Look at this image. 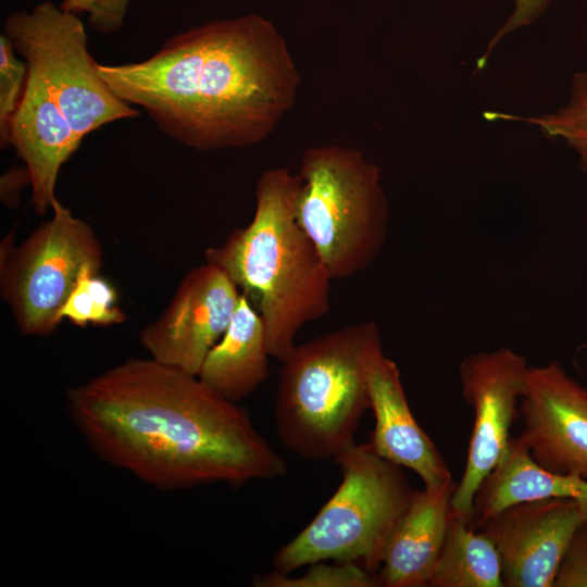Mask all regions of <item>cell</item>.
I'll return each mask as SVG.
<instances>
[{
  "mask_svg": "<svg viewBox=\"0 0 587 587\" xmlns=\"http://www.w3.org/2000/svg\"><path fill=\"white\" fill-rule=\"evenodd\" d=\"M2 34L46 84L80 141L107 124L140 114L101 78L77 14L47 0L8 15Z\"/></svg>",
  "mask_w": 587,
  "mask_h": 587,
  "instance_id": "52a82bcc",
  "label": "cell"
},
{
  "mask_svg": "<svg viewBox=\"0 0 587 587\" xmlns=\"http://www.w3.org/2000/svg\"><path fill=\"white\" fill-rule=\"evenodd\" d=\"M98 72L164 134L201 151L263 141L301 83L285 38L257 13L189 28L141 62L98 64Z\"/></svg>",
  "mask_w": 587,
  "mask_h": 587,
  "instance_id": "7a4b0ae2",
  "label": "cell"
},
{
  "mask_svg": "<svg viewBox=\"0 0 587 587\" xmlns=\"http://www.w3.org/2000/svg\"><path fill=\"white\" fill-rule=\"evenodd\" d=\"M270 357L263 320L240 292L230 323L208 353L198 377L238 403L268 377Z\"/></svg>",
  "mask_w": 587,
  "mask_h": 587,
  "instance_id": "e0dca14e",
  "label": "cell"
},
{
  "mask_svg": "<svg viewBox=\"0 0 587 587\" xmlns=\"http://www.w3.org/2000/svg\"><path fill=\"white\" fill-rule=\"evenodd\" d=\"M300 177L286 167L264 171L257 182L251 222L223 245L204 251L261 315L272 358L283 362L299 330L329 312L325 265L296 217Z\"/></svg>",
  "mask_w": 587,
  "mask_h": 587,
  "instance_id": "3957f363",
  "label": "cell"
},
{
  "mask_svg": "<svg viewBox=\"0 0 587 587\" xmlns=\"http://www.w3.org/2000/svg\"><path fill=\"white\" fill-rule=\"evenodd\" d=\"M341 482L314 519L273 557L275 571L319 561L361 562L374 573L387 539L410 503L403 467L380 457L371 442L353 444L334 460Z\"/></svg>",
  "mask_w": 587,
  "mask_h": 587,
  "instance_id": "5b68a950",
  "label": "cell"
},
{
  "mask_svg": "<svg viewBox=\"0 0 587 587\" xmlns=\"http://www.w3.org/2000/svg\"><path fill=\"white\" fill-rule=\"evenodd\" d=\"M553 587H587V524L574 534L559 566Z\"/></svg>",
  "mask_w": 587,
  "mask_h": 587,
  "instance_id": "cb8c5ba5",
  "label": "cell"
},
{
  "mask_svg": "<svg viewBox=\"0 0 587 587\" xmlns=\"http://www.w3.org/2000/svg\"><path fill=\"white\" fill-rule=\"evenodd\" d=\"M455 486L451 479L414 489L385 545L377 574L379 585L429 586L445 540Z\"/></svg>",
  "mask_w": 587,
  "mask_h": 587,
  "instance_id": "9a60e30c",
  "label": "cell"
},
{
  "mask_svg": "<svg viewBox=\"0 0 587 587\" xmlns=\"http://www.w3.org/2000/svg\"><path fill=\"white\" fill-rule=\"evenodd\" d=\"M298 175L296 217L332 280L366 270L387 235L379 168L355 149L324 145L303 152Z\"/></svg>",
  "mask_w": 587,
  "mask_h": 587,
  "instance_id": "8992f818",
  "label": "cell"
},
{
  "mask_svg": "<svg viewBox=\"0 0 587 587\" xmlns=\"http://www.w3.org/2000/svg\"><path fill=\"white\" fill-rule=\"evenodd\" d=\"M377 325L360 322L296 345L282 362L274 408L282 444L310 461L335 460L354 442L370 409L363 369Z\"/></svg>",
  "mask_w": 587,
  "mask_h": 587,
  "instance_id": "277c9868",
  "label": "cell"
},
{
  "mask_svg": "<svg viewBox=\"0 0 587 587\" xmlns=\"http://www.w3.org/2000/svg\"><path fill=\"white\" fill-rule=\"evenodd\" d=\"M32 179L25 165L12 166L0 179V198L2 203L11 209L20 204V192L26 186L30 185Z\"/></svg>",
  "mask_w": 587,
  "mask_h": 587,
  "instance_id": "484cf974",
  "label": "cell"
},
{
  "mask_svg": "<svg viewBox=\"0 0 587 587\" xmlns=\"http://www.w3.org/2000/svg\"><path fill=\"white\" fill-rule=\"evenodd\" d=\"M519 413V437L536 463L587 480V387L559 361L529 366Z\"/></svg>",
  "mask_w": 587,
  "mask_h": 587,
  "instance_id": "7c38bea8",
  "label": "cell"
},
{
  "mask_svg": "<svg viewBox=\"0 0 587 587\" xmlns=\"http://www.w3.org/2000/svg\"><path fill=\"white\" fill-rule=\"evenodd\" d=\"M9 143L29 172L36 213L46 214L57 199L54 190L61 166L77 151L82 141L46 84L29 70L10 124Z\"/></svg>",
  "mask_w": 587,
  "mask_h": 587,
  "instance_id": "5bb4252c",
  "label": "cell"
},
{
  "mask_svg": "<svg viewBox=\"0 0 587 587\" xmlns=\"http://www.w3.org/2000/svg\"><path fill=\"white\" fill-rule=\"evenodd\" d=\"M370 409L375 416L371 445L383 458L415 472L424 486L452 479L439 450L416 422L409 405L397 364L388 358L380 335L363 353Z\"/></svg>",
  "mask_w": 587,
  "mask_h": 587,
  "instance_id": "4fadbf2b",
  "label": "cell"
},
{
  "mask_svg": "<svg viewBox=\"0 0 587 587\" xmlns=\"http://www.w3.org/2000/svg\"><path fill=\"white\" fill-rule=\"evenodd\" d=\"M546 498L576 501L587 521V480L540 466L520 437L511 438L505 454L475 494L471 524L478 529L486 520L512 504Z\"/></svg>",
  "mask_w": 587,
  "mask_h": 587,
  "instance_id": "2e32d148",
  "label": "cell"
},
{
  "mask_svg": "<svg viewBox=\"0 0 587 587\" xmlns=\"http://www.w3.org/2000/svg\"><path fill=\"white\" fill-rule=\"evenodd\" d=\"M52 216L20 246L11 232L1 245V297L20 330L47 337L61 323L59 313L82 271L102 267L103 251L91 226L73 215L58 199Z\"/></svg>",
  "mask_w": 587,
  "mask_h": 587,
  "instance_id": "ba28073f",
  "label": "cell"
},
{
  "mask_svg": "<svg viewBox=\"0 0 587 587\" xmlns=\"http://www.w3.org/2000/svg\"><path fill=\"white\" fill-rule=\"evenodd\" d=\"M487 120L525 121L537 125L551 138L563 139L578 154L580 168L587 173V72L573 75L569 102L554 113L523 117L487 112Z\"/></svg>",
  "mask_w": 587,
  "mask_h": 587,
  "instance_id": "d6986e66",
  "label": "cell"
},
{
  "mask_svg": "<svg viewBox=\"0 0 587 587\" xmlns=\"http://www.w3.org/2000/svg\"><path fill=\"white\" fill-rule=\"evenodd\" d=\"M471 523L452 509L430 587H504L496 546Z\"/></svg>",
  "mask_w": 587,
  "mask_h": 587,
  "instance_id": "ac0fdd59",
  "label": "cell"
},
{
  "mask_svg": "<svg viewBox=\"0 0 587 587\" xmlns=\"http://www.w3.org/2000/svg\"><path fill=\"white\" fill-rule=\"evenodd\" d=\"M132 0H62L61 9L86 14L91 27L101 34L118 32L125 22Z\"/></svg>",
  "mask_w": 587,
  "mask_h": 587,
  "instance_id": "603a6c76",
  "label": "cell"
},
{
  "mask_svg": "<svg viewBox=\"0 0 587 587\" xmlns=\"http://www.w3.org/2000/svg\"><path fill=\"white\" fill-rule=\"evenodd\" d=\"M319 561L309 564L301 576H290L278 571L257 575L252 585L255 587H375L379 586L378 576L354 562L325 563Z\"/></svg>",
  "mask_w": 587,
  "mask_h": 587,
  "instance_id": "44dd1931",
  "label": "cell"
},
{
  "mask_svg": "<svg viewBox=\"0 0 587 587\" xmlns=\"http://www.w3.org/2000/svg\"><path fill=\"white\" fill-rule=\"evenodd\" d=\"M240 290L217 266L190 270L162 315L140 332L150 358L198 376L235 313Z\"/></svg>",
  "mask_w": 587,
  "mask_h": 587,
  "instance_id": "30bf717a",
  "label": "cell"
},
{
  "mask_svg": "<svg viewBox=\"0 0 587 587\" xmlns=\"http://www.w3.org/2000/svg\"><path fill=\"white\" fill-rule=\"evenodd\" d=\"M9 38L0 36V143H9L10 124L26 85L28 66L18 59Z\"/></svg>",
  "mask_w": 587,
  "mask_h": 587,
  "instance_id": "7402d4cb",
  "label": "cell"
},
{
  "mask_svg": "<svg viewBox=\"0 0 587 587\" xmlns=\"http://www.w3.org/2000/svg\"><path fill=\"white\" fill-rule=\"evenodd\" d=\"M97 268L86 266L59 313L64 319L85 327L93 325H115L123 323L125 313L116 307L117 294L114 287L99 275Z\"/></svg>",
  "mask_w": 587,
  "mask_h": 587,
  "instance_id": "ffe728a7",
  "label": "cell"
},
{
  "mask_svg": "<svg viewBox=\"0 0 587 587\" xmlns=\"http://www.w3.org/2000/svg\"><path fill=\"white\" fill-rule=\"evenodd\" d=\"M66 412L98 459L159 490L240 487L287 470L242 407L152 358L74 386Z\"/></svg>",
  "mask_w": 587,
  "mask_h": 587,
  "instance_id": "6da1fadb",
  "label": "cell"
},
{
  "mask_svg": "<svg viewBox=\"0 0 587 587\" xmlns=\"http://www.w3.org/2000/svg\"><path fill=\"white\" fill-rule=\"evenodd\" d=\"M514 10L511 16L507 20L503 26L490 40L486 52L477 61V68L485 67L488 58L496 45L505 35L514 32L519 27H523L535 22L547 9L552 0H513Z\"/></svg>",
  "mask_w": 587,
  "mask_h": 587,
  "instance_id": "d4e9b609",
  "label": "cell"
},
{
  "mask_svg": "<svg viewBox=\"0 0 587 587\" xmlns=\"http://www.w3.org/2000/svg\"><path fill=\"white\" fill-rule=\"evenodd\" d=\"M584 524L576 501L546 498L512 504L478 529L499 552L504 587H553L571 540Z\"/></svg>",
  "mask_w": 587,
  "mask_h": 587,
  "instance_id": "8fae6325",
  "label": "cell"
},
{
  "mask_svg": "<svg viewBox=\"0 0 587 587\" xmlns=\"http://www.w3.org/2000/svg\"><path fill=\"white\" fill-rule=\"evenodd\" d=\"M529 366L509 348L465 357L459 366L462 396L474 413L466 462L452 496V509L473 520L474 497L503 458Z\"/></svg>",
  "mask_w": 587,
  "mask_h": 587,
  "instance_id": "9c48e42d",
  "label": "cell"
}]
</instances>
